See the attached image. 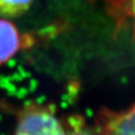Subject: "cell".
<instances>
[{"label": "cell", "mask_w": 135, "mask_h": 135, "mask_svg": "<svg viewBox=\"0 0 135 135\" xmlns=\"http://www.w3.org/2000/svg\"><path fill=\"white\" fill-rule=\"evenodd\" d=\"M14 135H69V131L53 110L29 103L17 114Z\"/></svg>", "instance_id": "cell-1"}, {"label": "cell", "mask_w": 135, "mask_h": 135, "mask_svg": "<svg viewBox=\"0 0 135 135\" xmlns=\"http://www.w3.org/2000/svg\"><path fill=\"white\" fill-rule=\"evenodd\" d=\"M96 129L100 135H135V104L119 112L107 109L99 112Z\"/></svg>", "instance_id": "cell-2"}, {"label": "cell", "mask_w": 135, "mask_h": 135, "mask_svg": "<svg viewBox=\"0 0 135 135\" xmlns=\"http://www.w3.org/2000/svg\"><path fill=\"white\" fill-rule=\"evenodd\" d=\"M21 47V36L11 20L0 18V66L8 63Z\"/></svg>", "instance_id": "cell-3"}, {"label": "cell", "mask_w": 135, "mask_h": 135, "mask_svg": "<svg viewBox=\"0 0 135 135\" xmlns=\"http://www.w3.org/2000/svg\"><path fill=\"white\" fill-rule=\"evenodd\" d=\"M34 0H0V18L11 20L25 15Z\"/></svg>", "instance_id": "cell-4"}, {"label": "cell", "mask_w": 135, "mask_h": 135, "mask_svg": "<svg viewBox=\"0 0 135 135\" xmlns=\"http://www.w3.org/2000/svg\"><path fill=\"white\" fill-rule=\"evenodd\" d=\"M68 131L69 135H100L96 128L90 129L84 125L82 120H78L77 118L70 120V128L68 129Z\"/></svg>", "instance_id": "cell-5"}]
</instances>
